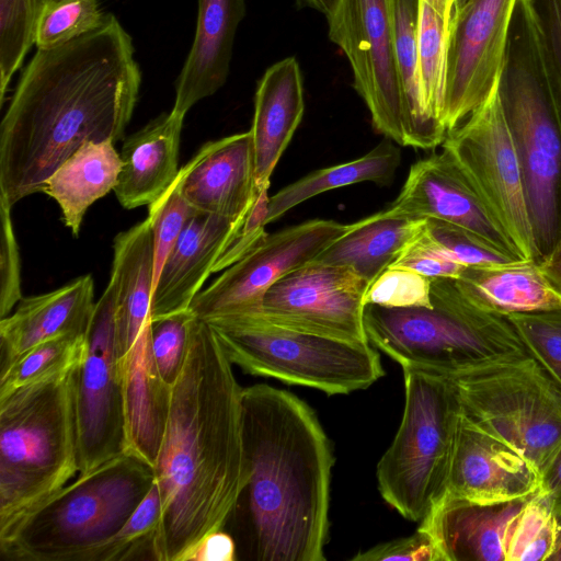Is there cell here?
<instances>
[{
    "mask_svg": "<svg viewBox=\"0 0 561 561\" xmlns=\"http://www.w3.org/2000/svg\"><path fill=\"white\" fill-rule=\"evenodd\" d=\"M141 83L129 34L113 14L95 30L37 48L0 124V195L12 207L89 141H118Z\"/></svg>",
    "mask_w": 561,
    "mask_h": 561,
    "instance_id": "cell-1",
    "label": "cell"
},
{
    "mask_svg": "<svg viewBox=\"0 0 561 561\" xmlns=\"http://www.w3.org/2000/svg\"><path fill=\"white\" fill-rule=\"evenodd\" d=\"M242 390L213 328L194 316L154 465L164 561L224 529L245 481Z\"/></svg>",
    "mask_w": 561,
    "mask_h": 561,
    "instance_id": "cell-2",
    "label": "cell"
},
{
    "mask_svg": "<svg viewBox=\"0 0 561 561\" xmlns=\"http://www.w3.org/2000/svg\"><path fill=\"white\" fill-rule=\"evenodd\" d=\"M242 440L245 481L225 526L238 560L324 561L334 458L314 411L283 389L243 388Z\"/></svg>",
    "mask_w": 561,
    "mask_h": 561,
    "instance_id": "cell-3",
    "label": "cell"
},
{
    "mask_svg": "<svg viewBox=\"0 0 561 561\" xmlns=\"http://www.w3.org/2000/svg\"><path fill=\"white\" fill-rule=\"evenodd\" d=\"M497 91L539 264L561 240V113L526 0H515Z\"/></svg>",
    "mask_w": 561,
    "mask_h": 561,
    "instance_id": "cell-4",
    "label": "cell"
},
{
    "mask_svg": "<svg viewBox=\"0 0 561 561\" xmlns=\"http://www.w3.org/2000/svg\"><path fill=\"white\" fill-rule=\"evenodd\" d=\"M77 366L0 397V538L79 472Z\"/></svg>",
    "mask_w": 561,
    "mask_h": 561,
    "instance_id": "cell-5",
    "label": "cell"
},
{
    "mask_svg": "<svg viewBox=\"0 0 561 561\" xmlns=\"http://www.w3.org/2000/svg\"><path fill=\"white\" fill-rule=\"evenodd\" d=\"M431 300V308L366 305L368 342L402 368L447 378L528 355L506 317L476 307L454 279L433 278Z\"/></svg>",
    "mask_w": 561,
    "mask_h": 561,
    "instance_id": "cell-6",
    "label": "cell"
},
{
    "mask_svg": "<svg viewBox=\"0 0 561 561\" xmlns=\"http://www.w3.org/2000/svg\"><path fill=\"white\" fill-rule=\"evenodd\" d=\"M156 482L135 451L80 473L0 538L8 561H83L130 517Z\"/></svg>",
    "mask_w": 561,
    "mask_h": 561,
    "instance_id": "cell-7",
    "label": "cell"
},
{
    "mask_svg": "<svg viewBox=\"0 0 561 561\" xmlns=\"http://www.w3.org/2000/svg\"><path fill=\"white\" fill-rule=\"evenodd\" d=\"M404 409L393 442L377 466L383 500L404 518L422 522L446 495L461 404L450 378L402 368Z\"/></svg>",
    "mask_w": 561,
    "mask_h": 561,
    "instance_id": "cell-8",
    "label": "cell"
},
{
    "mask_svg": "<svg viewBox=\"0 0 561 561\" xmlns=\"http://www.w3.org/2000/svg\"><path fill=\"white\" fill-rule=\"evenodd\" d=\"M232 365L244 373L327 394L363 390L385 375L369 342H347L274 325L260 316L206 321Z\"/></svg>",
    "mask_w": 561,
    "mask_h": 561,
    "instance_id": "cell-9",
    "label": "cell"
},
{
    "mask_svg": "<svg viewBox=\"0 0 561 561\" xmlns=\"http://www.w3.org/2000/svg\"><path fill=\"white\" fill-rule=\"evenodd\" d=\"M462 412L542 477L561 448V387L531 356L450 378Z\"/></svg>",
    "mask_w": 561,
    "mask_h": 561,
    "instance_id": "cell-10",
    "label": "cell"
},
{
    "mask_svg": "<svg viewBox=\"0 0 561 561\" xmlns=\"http://www.w3.org/2000/svg\"><path fill=\"white\" fill-rule=\"evenodd\" d=\"M118 283L108 284L95 302L76 370L75 408L79 473L128 449L123 369L117 330Z\"/></svg>",
    "mask_w": 561,
    "mask_h": 561,
    "instance_id": "cell-11",
    "label": "cell"
},
{
    "mask_svg": "<svg viewBox=\"0 0 561 561\" xmlns=\"http://www.w3.org/2000/svg\"><path fill=\"white\" fill-rule=\"evenodd\" d=\"M447 150L524 260L538 255L523 174L497 85L462 124L446 135Z\"/></svg>",
    "mask_w": 561,
    "mask_h": 561,
    "instance_id": "cell-12",
    "label": "cell"
},
{
    "mask_svg": "<svg viewBox=\"0 0 561 561\" xmlns=\"http://www.w3.org/2000/svg\"><path fill=\"white\" fill-rule=\"evenodd\" d=\"M328 24L329 38L348 59L374 128L409 146L412 119L396 56L390 0H339Z\"/></svg>",
    "mask_w": 561,
    "mask_h": 561,
    "instance_id": "cell-13",
    "label": "cell"
},
{
    "mask_svg": "<svg viewBox=\"0 0 561 561\" xmlns=\"http://www.w3.org/2000/svg\"><path fill=\"white\" fill-rule=\"evenodd\" d=\"M350 224L311 219L272 234L227 267L193 299L190 310L202 320L260 316L266 291L282 277L316 259Z\"/></svg>",
    "mask_w": 561,
    "mask_h": 561,
    "instance_id": "cell-14",
    "label": "cell"
},
{
    "mask_svg": "<svg viewBox=\"0 0 561 561\" xmlns=\"http://www.w3.org/2000/svg\"><path fill=\"white\" fill-rule=\"evenodd\" d=\"M369 285L350 267L313 259L286 274L266 291L260 317L293 331L368 342L364 296Z\"/></svg>",
    "mask_w": 561,
    "mask_h": 561,
    "instance_id": "cell-15",
    "label": "cell"
},
{
    "mask_svg": "<svg viewBox=\"0 0 561 561\" xmlns=\"http://www.w3.org/2000/svg\"><path fill=\"white\" fill-rule=\"evenodd\" d=\"M515 0H463L450 41L443 124L447 134L499 83Z\"/></svg>",
    "mask_w": 561,
    "mask_h": 561,
    "instance_id": "cell-16",
    "label": "cell"
},
{
    "mask_svg": "<svg viewBox=\"0 0 561 561\" xmlns=\"http://www.w3.org/2000/svg\"><path fill=\"white\" fill-rule=\"evenodd\" d=\"M387 209L394 215L454 224L480 236L501 251L523 259L445 149L411 165L401 192Z\"/></svg>",
    "mask_w": 561,
    "mask_h": 561,
    "instance_id": "cell-17",
    "label": "cell"
},
{
    "mask_svg": "<svg viewBox=\"0 0 561 561\" xmlns=\"http://www.w3.org/2000/svg\"><path fill=\"white\" fill-rule=\"evenodd\" d=\"M540 484L541 476L529 461L461 410L444 500L507 502L530 496Z\"/></svg>",
    "mask_w": 561,
    "mask_h": 561,
    "instance_id": "cell-18",
    "label": "cell"
},
{
    "mask_svg": "<svg viewBox=\"0 0 561 561\" xmlns=\"http://www.w3.org/2000/svg\"><path fill=\"white\" fill-rule=\"evenodd\" d=\"M179 175L182 195L197 211L244 221L259 195L251 131L204 144Z\"/></svg>",
    "mask_w": 561,
    "mask_h": 561,
    "instance_id": "cell-19",
    "label": "cell"
},
{
    "mask_svg": "<svg viewBox=\"0 0 561 561\" xmlns=\"http://www.w3.org/2000/svg\"><path fill=\"white\" fill-rule=\"evenodd\" d=\"M244 221L197 211L169 253L153 287L151 320L185 311Z\"/></svg>",
    "mask_w": 561,
    "mask_h": 561,
    "instance_id": "cell-20",
    "label": "cell"
},
{
    "mask_svg": "<svg viewBox=\"0 0 561 561\" xmlns=\"http://www.w3.org/2000/svg\"><path fill=\"white\" fill-rule=\"evenodd\" d=\"M94 306L91 275L43 295L22 297L14 312L0 321V374L43 342L85 334Z\"/></svg>",
    "mask_w": 561,
    "mask_h": 561,
    "instance_id": "cell-21",
    "label": "cell"
},
{
    "mask_svg": "<svg viewBox=\"0 0 561 561\" xmlns=\"http://www.w3.org/2000/svg\"><path fill=\"white\" fill-rule=\"evenodd\" d=\"M195 36L175 83L172 111L184 115L227 81L245 0H197Z\"/></svg>",
    "mask_w": 561,
    "mask_h": 561,
    "instance_id": "cell-22",
    "label": "cell"
},
{
    "mask_svg": "<svg viewBox=\"0 0 561 561\" xmlns=\"http://www.w3.org/2000/svg\"><path fill=\"white\" fill-rule=\"evenodd\" d=\"M305 112L304 83L295 57L266 69L257 82L250 128L259 192L270 187L271 175L290 142Z\"/></svg>",
    "mask_w": 561,
    "mask_h": 561,
    "instance_id": "cell-23",
    "label": "cell"
},
{
    "mask_svg": "<svg viewBox=\"0 0 561 561\" xmlns=\"http://www.w3.org/2000/svg\"><path fill=\"white\" fill-rule=\"evenodd\" d=\"M528 497L491 504L443 500L419 528L433 536L443 561H505L507 528Z\"/></svg>",
    "mask_w": 561,
    "mask_h": 561,
    "instance_id": "cell-24",
    "label": "cell"
},
{
    "mask_svg": "<svg viewBox=\"0 0 561 561\" xmlns=\"http://www.w3.org/2000/svg\"><path fill=\"white\" fill-rule=\"evenodd\" d=\"M184 115L170 111L125 139L114 192L126 209L149 206L175 180Z\"/></svg>",
    "mask_w": 561,
    "mask_h": 561,
    "instance_id": "cell-25",
    "label": "cell"
},
{
    "mask_svg": "<svg viewBox=\"0 0 561 561\" xmlns=\"http://www.w3.org/2000/svg\"><path fill=\"white\" fill-rule=\"evenodd\" d=\"M426 219L394 215L387 208L350 224L314 260L350 267L371 284L423 230Z\"/></svg>",
    "mask_w": 561,
    "mask_h": 561,
    "instance_id": "cell-26",
    "label": "cell"
},
{
    "mask_svg": "<svg viewBox=\"0 0 561 561\" xmlns=\"http://www.w3.org/2000/svg\"><path fill=\"white\" fill-rule=\"evenodd\" d=\"M454 280L471 304L497 316L561 307V296L531 260L500 266H467Z\"/></svg>",
    "mask_w": 561,
    "mask_h": 561,
    "instance_id": "cell-27",
    "label": "cell"
},
{
    "mask_svg": "<svg viewBox=\"0 0 561 561\" xmlns=\"http://www.w3.org/2000/svg\"><path fill=\"white\" fill-rule=\"evenodd\" d=\"M115 141H89L46 180L42 192L58 204L64 225L79 236L89 207L117 186L122 159Z\"/></svg>",
    "mask_w": 561,
    "mask_h": 561,
    "instance_id": "cell-28",
    "label": "cell"
},
{
    "mask_svg": "<svg viewBox=\"0 0 561 561\" xmlns=\"http://www.w3.org/2000/svg\"><path fill=\"white\" fill-rule=\"evenodd\" d=\"M460 0H419V82L428 149L443 144L447 59Z\"/></svg>",
    "mask_w": 561,
    "mask_h": 561,
    "instance_id": "cell-29",
    "label": "cell"
},
{
    "mask_svg": "<svg viewBox=\"0 0 561 561\" xmlns=\"http://www.w3.org/2000/svg\"><path fill=\"white\" fill-rule=\"evenodd\" d=\"M397 145L386 138L357 159L312 171L286 185L270 197L266 224L278 219L300 203L331 190L360 182L390 184L401 161Z\"/></svg>",
    "mask_w": 561,
    "mask_h": 561,
    "instance_id": "cell-30",
    "label": "cell"
},
{
    "mask_svg": "<svg viewBox=\"0 0 561 561\" xmlns=\"http://www.w3.org/2000/svg\"><path fill=\"white\" fill-rule=\"evenodd\" d=\"M164 561L162 504L157 483L125 524L83 561Z\"/></svg>",
    "mask_w": 561,
    "mask_h": 561,
    "instance_id": "cell-31",
    "label": "cell"
},
{
    "mask_svg": "<svg viewBox=\"0 0 561 561\" xmlns=\"http://www.w3.org/2000/svg\"><path fill=\"white\" fill-rule=\"evenodd\" d=\"M560 543L557 518L538 490L512 519L505 536V561H550Z\"/></svg>",
    "mask_w": 561,
    "mask_h": 561,
    "instance_id": "cell-32",
    "label": "cell"
},
{
    "mask_svg": "<svg viewBox=\"0 0 561 561\" xmlns=\"http://www.w3.org/2000/svg\"><path fill=\"white\" fill-rule=\"evenodd\" d=\"M394 49L412 119L409 147L428 149L419 82V0H390Z\"/></svg>",
    "mask_w": 561,
    "mask_h": 561,
    "instance_id": "cell-33",
    "label": "cell"
},
{
    "mask_svg": "<svg viewBox=\"0 0 561 561\" xmlns=\"http://www.w3.org/2000/svg\"><path fill=\"white\" fill-rule=\"evenodd\" d=\"M47 0H0V104L33 44Z\"/></svg>",
    "mask_w": 561,
    "mask_h": 561,
    "instance_id": "cell-34",
    "label": "cell"
},
{
    "mask_svg": "<svg viewBox=\"0 0 561 561\" xmlns=\"http://www.w3.org/2000/svg\"><path fill=\"white\" fill-rule=\"evenodd\" d=\"M84 336L64 335L31 348L0 374V397L79 364L84 351Z\"/></svg>",
    "mask_w": 561,
    "mask_h": 561,
    "instance_id": "cell-35",
    "label": "cell"
},
{
    "mask_svg": "<svg viewBox=\"0 0 561 561\" xmlns=\"http://www.w3.org/2000/svg\"><path fill=\"white\" fill-rule=\"evenodd\" d=\"M526 352L561 387V307L506 316Z\"/></svg>",
    "mask_w": 561,
    "mask_h": 561,
    "instance_id": "cell-36",
    "label": "cell"
},
{
    "mask_svg": "<svg viewBox=\"0 0 561 561\" xmlns=\"http://www.w3.org/2000/svg\"><path fill=\"white\" fill-rule=\"evenodd\" d=\"M103 14L98 0H62L46 3L37 35V48H53L99 27Z\"/></svg>",
    "mask_w": 561,
    "mask_h": 561,
    "instance_id": "cell-37",
    "label": "cell"
},
{
    "mask_svg": "<svg viewBox=\"0 0 561 561\" xmlns=\"http://www.w3.org/2000/svg\"><path fill=\"white\" fill-rule=\"evenodd\" d=\"M196 213L181 193L179 173L167 191L148 206L147 218L153 233V287L169 253Z\"/></svg>",
    "mask_w": 561,
    "mask_h": 561,
    "instance_id": "cell-38",
    "label": "cell"
},
{
    "mask_svg": "<svg viewBox=\"0 0 561 561\" xmlns=\"http://www.w3.org/2000/svg\"><path fill=\"white\" fill-rule=\"evenodd\" d=\"M432 278L390 265L368 287L364 304L387 308L432 307Z\"/></svg>",
    "mask_w": 561,
    "mask_h": 561,
    "instance_id": "cell-39",
    "label": "cell"
},
{
    "mask_svg": "<svg viewBox=\"0 0 561 561\" xmlns=\"http://www.w3.org/2000/svg\"><path fill=\"white\" fill-rule=\"evenodd\" d=\"M430 234L459 263L465 266H500L523 261L510 255L462 227L427 218Z\"/></svg>",
    "mask_w": 561,
    "mask_h": 561,
    "instance_id": "cell-40",
    "label": "cell"
},
{
    "mask_svg": "<svg viewBox=\"0 0 561 561\" xmlns=\"http://www.w3.org/2000/svg\"><path fill=\"white\" fill-rule=\"evenodd\" d=\"M188 309L151 320L152 348L161 379L170 388L178 380L186 356L190 323Z\"/></svg>",
    "mask_w": 561,
    "mask_h": 561,
    "instance_id": "cell-41",
    "label": "cell"
},
{
    "mask_svg": "<svg viewBox=\"0 0 561 561\" xmlns=\"http://www.w3.org/2000/svg\"><path fill=\"white\" fill-rule=\"evenodd\" d=\"M392 265L411 268L430 278L457 279L467 267L457 262L428 232L423 230L404 248Z\"/></svg>",
    "mask_w": 561,
    "mask_h": 561,
    "instance_id": "cell-42",
    "label": "cell"
},
{
    "mask_svg": "<svg viewBox=\"0 0 561 561\" xmlns=\"http://www.w3.org/2000/svg\"><path fill=\"white\" fill-rule=\"evenodd\" d=\"M561 113V0H528Z\"/></svg>",
    "mask_w": 561,
    "mask_h": 561,
    "instance_id": "cell-43",
    "label": "cell"
},
{
    "mask_svg": "<svg viewBox=\"0 0 561 561\" xmlns=\"http://www.w3.org/2000/svg\"><path fill=\"white\" fill-rule=\"evenodd\" d=\"M11 206L0 195V317L10 314L22 299L19 245L14 236Z\"/></svg>",
    "mask_w": 561,
    "mask_h": 561,
    "instance_id": "cell-44",
    "label": "cell"
},
{
    "mask_svg": "<svg viewBox=\"0 0 561 561\" xmlns=\"http://www.w3.org/2000/svg\"><path fill=\"white\" fill-rule=\"evenodd\" d=\"M354 561H443V557L433 536L419 528L413 535L393 539L358 552L352 558Z\"/></svg>",
    "mask_w": 561,
    "mask_h": 561,
    "instance_id": "cell-45",
    "label": "cell"
},
{
    "mask_svg": "<svg viewBox=\"0 0 561 561\" xmlns=\"http://www.w3.org/2000/svg\"><path fill=\"white\" fill-rule=\"evenodd\" d=\"M237 543L225 529L210 531L187 549L179 561H236Z\"/></svg>",
    "mask_w": 561,
    "mask_h": 561,
    "instance_id": "cell-46",
    "label": "cell"
},
{
    "mask_svg": "<svg viewBox=\"0 0 561 561\" xmlns=\"http://www.w3.org/2000/svg\"><path fill=\"white\" fill-rule=\"evenodd\" d=\"M539 490L545 495L557 518L561 541V448L542 474Z\"/></svg>",
    "mask_w": 561,
    "mask_h": 561,
    "instance_id": "cell-47",
    "label": "cell"
},
{
    "mask_svg": "<svg viewBox=\"0 0 561 561\" xmlns=\"http://www.w3.org/2000/svg\"><path fill=\"white\" fill-rule=\"evenodd\" d=\"M538 265L550 286L561 296V240Z\"/></svg>",
    "mask_w": 561,
    "mask_h": 561,
    "instance_id": "cell-48",
    "label": "cell"
},
{
    "mask_svg": "<svg viewBox=\"0 0 561 561\" xmlns=\"http://www.w3.org/2000/svg\"><path fill=\"white\" fill-rule=\"evenodd\" d=\"M299 7L311 8L330 18L337 5L339 0H296Z\"/></svg>",
    "mask_w": 561,
    "mask_h": 561,
    "instance_id": "cell-49",
    "label": "cell"
},
{
    "mask_svg": "<svg viewBox=\"0 0 561 561\" xmlns=\"http://www.w3.org/2000/svg\"><path fill=\"white\" fill-rule=\"evenodd\" d=\"M550 561H561V541H560L556 552L551 557Z\"/></svg>",
    "mask_w": 561,
    "mask_h": 561,
    "instance_id": "cell-50",
    "label": "cell"
},
{
    "mask_svg": "<svg viewBox=\"0 0 561 561\" xmlns=\"http://www.w3.org/2000/svg\"><path fill=\"white\" fill-rule=\"evenodd\" d=\"M59 1H62V0H47V3H55V2H59Z\"/></svg>",
    "mask_w": 561,
    "mask_h": 561,
    "instance_id": "cell-51",
    "label": "cell"
},
{
    "mask_svg": "<svg viewBox=\"0 0 561 561\" xmlns=\"http://www.w3.org/2000/svg\"><path fill=\"white\" fill-rule=\"evenodd\" d=\"M463 1V0H460V2Z\"/></svg>",
    "mask_w": 561,
    "mask_h": 561,
    "instance_id": "cell-52",
    "label": "cell"
}]
</instances>
